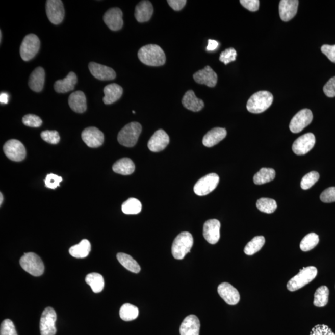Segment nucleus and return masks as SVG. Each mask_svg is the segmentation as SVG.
<instances>
[{"label": "nucleus", "instance_id": "1", "mask_svg": "<svg viewBox=\"0 0 335 335\" xmlns=\"http://www.w3.org/2000/svg\"><path fill=\"white\" fill-rule=\"evenodd\" d=\"M138 57L143 64L151 67H159L165 64L166 56L159 45L149 44L142 47L139 51Z\"/></svg>", "mask_w": 335, "mask_h": 335}, {"label": "nucleus", "instance_id": "2", "mask_svg": "<svg viewBox=\"0 0 335 335\" xmlns=\"http://www.w3.org/2000/svg\"><path fill=\"white\" fill-rule=\"evenodd\" d=\"M273 102V96L270 92L261 91L254 93L248 99L247 110L254 114L262 113L268 110Z\"/></svg>", "mask_w": 335, "mask_h": 335}, {"label": "nucleus", "instance_id": "3", "mask_svg": "<svg viewBox=\"0 0 335 335\" xmlns=\"http://www.w3.org/2000/svg\"><path fill=\"white\" fill-rule=\"evenodd\" d=\"M317 273V269L314 266L303 268L296 276L289 280L287 284L288 290L294 292L304 287L316 278Z\"/></svg>", "mask_w": 335, "mask_h": 335}, {"label": "nucleus", "instance_id": "4", "mask_svg": "<svg viewBox=\"0 0 335 335\" xmlns=\"http://www.w3.org/2000/svg\"><path fill=\"white\" fill-rule=\"evenodd\" d=\"M193 237L188 231L179 234L174 239L171 252L174 259L182 260L191 250L193 245Z\"/></svg>", "mask_w": 335, "mask_h": 335}, {"label": "nucleus", "instance_id": "5", "mask_svg": "<svg viewBox=\"0 0 335 335\" xmlns=\"http://www.w3.org/2000/svg\"><path fill=\"white\" fill-rule=\"evenodd\" d=\"M141 132L142 126L139 123L131 122L119 132L117 140L124 147H133L137 144Z\"/></svg>", "mask_w": 335, "mask_h": 335}, {"label": "nucleus", "instance_id": "6", "mask_svg": "<svg viewBox=\"0 0 335 335\" xmlns=\"http://www.w3.org/2000/svg\"><path fill=\"white\" fill-rule=\"evenodd\" d=\"M19 263L24 271L33 276H40L44 273V265L41 257L32 252L25 253Z\"/></svg>", "mask_w": 335, "mask_h": 335}, {"label": "nucleus", "instance_id": "7", "mask_svg": "<svg viewBox=\"0 0 335 335\" xmlns=\"http://www.w3.org/2000/svg\"><path fill=\"white\" fill-rule=\"evenodd\" d=\"M41 45L39 37L30 34L25 36L20 47V54L24 61H30L38 53Z\"/></svg>", "mask_w": 335, "mask_h": 335}, {"label": "nucleus", "instance_id": "8", "mask_svg": "<svg viewBox=\"0 0 335 335\" xmlns=\"http://www.w3.org/2000/svg\"><path fill=\"white\" fill-rule=\"evenodd\" d=\"M57 314L54 309L47 307L42 312L40 321V330L41 335H56Z\"/></svg>", "mask_w": 335, "mask_h": 335}, {"label": "nucleus", "instance_id": "9", "mask_svg": "<svg viewBox=\"0 0 335 335\" xmlns=\"http://www.w3.org/2000/svg\"><path fill=\"white\" fill-rule=\"evenodd\" d=\"M219 182V176L216 173L208 174L196 183L194 191L199 196H205L217 188Z\"/></svg>", "mask_w": 335, "mask_h": 335}, {"label": "nucleus", "instance_id": "10", "mask_svg": "<svg viewBox=\"0 0 335 335\" xmlns=\"http://www.w3.org/2000/svg\"><path fill=\"white\" fill-rule=\"evenodd\" d=\"M4 150L8 158L14 162L22 161L27 156L24 145L18 140H8L4 145Z\"/></svg>", "mask_w": 335, "mask_h": 335}, {"label": "nucleus", "instance_id": "11", "mask_svg": "<svg viewBox=\"0 0 335 335\" xmlns=\"http://www.w3.org/2000/svg\"><path fill=\"white\" fill-rule=\"evenodd\" d=\"M312 120H313V114L312 111L308 109H303L298 112L292 119L289 124V128L292 133H299L311 124Z\"/></svg>", "mask_w": 335, "mask_h": 335}, {"label": "nucleus", "instance_id": "12", "mask_svg": "<svg viewBox=\"0 0 335 335\" xmlns=\"http://www.w3.org/2000/svg\"><path fill=\"white\" fill-rule=\"evenodd\" d=\"M47 18L54 24H61L64 18V5L61 0H48L46 2Z\"/></svg>", "mask_w": 335, "mask_h": 335}, {"label": "nucleus", "instance_id": "13", "mask_svg": "<svg viewBox=\"0 0 335 335\" xmlns=\"http://www.w3.org/2000/svg\"><path fill=\"white\" fill-rule=\"evenodd\" d=\"M316 144V137L312 133H307L300 136L293 145V150L297 156L307 154Z\"/></svg>", "mask_w": 335, "mask_h": 335}, {"label": "nucleus", "instance_id": "14", "mask_svg": "<svg viewBox=\"0 0 335 335\" xmlns=\"http://www.w3.org/2000/svg\"><path fill=\"white\" fill-rule=\"evenodd\" d=\"M82 138L84 142L91 148H97L101 146L104 142V134L94 127L85 128L82 132Z\"/></svg>", "mask_w": 335, "mask_h": 335}, {"label": "nucleus", "instance_id": "15", "mask_svg": "<svg viewBox=\"0 0 335 335\" xmlns=\"http://www.w3.org/2000/svg\"><path fill=\"white\" fill-rule=\"evenodd\" d=\"M122 16L121 9L119 8H112L106 12L103 20L111 30L119 31L121 30L124 24Z\"/></svg>", "mask_w": 335, "mask_h": 335}, {"label": "nucleus", "instance_id": "16", "mask_svg": "<svg viewBox=\"0 0 335 335\" xmlns=\"http://www.w3.org/2000/svg\"><path fill=\"white\" fill-rule=\"evenodd\" d=\"M220 223L218 220L211 219L206 221L203 227V236L208 243L216 244L220 239Z\"/></svg>", "mask_w": 335, "mask_h": 335}, {"label": "nucleus", "instance_id": "17", "mask_svg": "<svg viewBox=\"0 0 335 335\" xmlns=\"http://www.w3.org/2000/svg\"><path fill=\"white\" fill-rule=\"evenodd\" d=\"M217 291L219 296L228 305H235L239 302L240 294L237 289L228 282H223L218 286Z\"/></svg>", "mask_w": 335, "mask_h": 335}, {"label": "nucleus", "instance_id": "18", "mask_svg": "<svg viewBox=\"0 0 335 335\" xmlns=\"http://www.w3.org/2000/svg\"><path fill=\"white\" fill-rule=\"evenodd\" d=\"M170 142V137L165 131L160 130L151 136L148 143L149 150L153 152H159L164 150Z\"/></svg>", "mask_w": 335, "mask_h": 335}, {"label": "nucleus", "instance_id": "19", "mask_svg": "<svg viewBox=\"0 0 335 335\" xmlns=\"http://www.w3.org/2000/svg\"><path fill=\"white\" fill-rule=\"evenodd\" d=\"M88 67L91 74L99 80L106 81L113 80L116 78L115 71L107 66L97 64L96 62H90Z\"/></svg>", "mask_w": 335, "mask_h": 335}, {"label": "nucleus", "instance_id": "20", "mask_svg": "<svg viewBox=\"0 0 335 335\" xmlns=\"http://www.w3.org/2000/svg\"><path fill=\"white\" fill-rule=\"evenodd\" d=\"M194 79L199 84L205 85L209 87H214L217 83V74L210 66L194 74Z\"/></svg>", "mask_w": 335, "mask_h": 335}, {"label": "nucleus", "instance_id": "21", "mask_svg": "<svg viewBox=\"0 0 335 335\" xmlns=\"http://www.w3.org/2000/svg\"><path fill=\"white\" fill-rule=\"evenodd\" d=\"M299 3L297 0H281L280 2L279 15L283 21H290L296 15Z\"/></svg>", "mask_w": 335, "mask_h": 335}, {"label": "nucleus", "instance_id": "22", "mask_svg": "<svg viewBox=\"0 0 335 335\" xmlns=\"http://www.w3.org/2000/svg\"><path fill=\"white\" fill-rule=\"evenodd\" d=\"M200 321L196 316L190 315L186 317L180 326L181 335H199Z\"/></svg>", "mask_w": 335, "mask_h": 335}, {"label": "nucleus", "instance_id": "23", "mask_svg": "<svg viewBox=\"0 0 335 335\" xmlns=\"http://www.w3.org/2000/svg\"><path fill=\"white\" fill-rule=\"evenodd\" d=\"M227 131L224 128L216 127L209 131L202 140L203 145L207 147H212L218 144L227 136Z\"/></svg>", "mask_w": 335, "mask_h": 335}, {"label": "nucleus", "instance_id": "24", "mask_svg": "<svg viewBox=\"0 0 335 335\" xmlns=\"http://www.w3.org/2000/svg\"><path fill=\"white\" fill-rule=\"evenodd\" d=\"M68 104L73 111L83 113L87 110V98L85 94L81 91H77L71 93L68 98Z\"/></svg>", "mask_w": 335, "mask_h": 335}, {"label": "nucleus", "instance_id": "25", "mask_svg": "<svg viewBox=\"0 0 335 335\" xmlns=\"http://www.w3.org/2000/svg\"><path fill=\"white\" fill-rule=\"evenodd\" d=\"M77 83L76 74L71 71L64 79L57 80L54 84V89L56 92L65 93L74 90V86Z\"/></svg>", "mask_w": 335, "mask_h": 335}, {"label": "nucleus", "instance_id": "26", "mask_svg": "<svg viewBox=\"0 0 335 335\" xmlns=\"http://www.w3.org/2000/svg\"><path fill=\"white\" fill-rule=\"evenodd\" d=\"M153 13V8L150 2H140L136 7V19L139 22H147L152 16Z\"/></svg>", "mask_w": 335, "mask_h": 335}, {"label": "nucleus", "instance_id": "27", "mask_svg": "<svg viewBox=\"0 0 335 335\" xmlns=\"http://www.w3.org/2000/svg\"><path fill=\"white\" fill-rule=\"evenodd\" d=\"M45 71L42 67H37L31 73L29 86L35 92H41L45 82Z\"/></svg>", "mask_w": 335, "mask_h": 335}, {"label": "nucleus", "instance_id": "28", "mask_svg": "<svg viewBox=\"0 0 335 335\" xmlns=\"http://www.w3.org/2000/svg\"><path fill=\"white\" fill-rule=\"evenodd\" d=\"M105 97L103 102L106 105H111L121 98L123 89L119 85L112 84L106 86L104 88Z\"/></svg>", "mask_w": 335, "mask_h": 335}, {"label": "nucleus", "instance_id": "29", "mask_svg": "<svg viewBox=\"0 0 335 335\" xmlns=\"http://www.w3.org/2000/svg\"><path fill=\"white\" fill-rule=\"evenodd\" d=\"M182 104L188 110L198 112L204 107L202 100L197 98L193 91H188L183 96Z\"/></svg>", "mask_w": 335, "mask_h": 335}, {"label": "nucleus", "instance_id": "30", "mask_svg": "<svg viewBox=\"0 0 335 335\" xmlns=\"http://www.w3.org/2000/svg\"><path fill=\"white\" fill-rule=\"evenodd\" d=\"M113 170L117 174L130 175L135 171V165L130 159L124 158L114 163Z\"/></svg>", "mask_w": 335, "mask_h": 335}, {"label": "nucleus", "instance_id": "31", "mask_svg": "<svg viewBox=\"0 0 335 335\" xmlns=\"http://www.w3.org/2000/svg\"><path fill=\"white\" fill-rule=\"evenodd\" d=\"M91 246L90 242L87 239L82 240L79 244L73 246L70 248L69 253L71 256L76 259H84L87 257L91 251Z\"/></svg>", "mask_w": 335, "mask_h": 335}, {"label": "nucleus", "instance_id": "32", "mask_svg": "<svg viewBox=\"0 0 335 335\" xmlns=\"http://www.w3.org/2000/svg\"><path fill=\"white\" fill-rule=\"evenodd\" d=\"M117 259L125 269L132 273H139L141 270L139 263L127 254L119 253L117 254Z\"/></svg>", "mask_w": 335, "mask_h": 335}, {"label": "nucleus", "instance_id": "33", "mask_svg": "<svg viewBox=\"0 0 335 335\" xmlns=\"http://www.w3.org/2000/svg\"><path fill=\"white\" fill-rule=\"evenodd\" d=\"M85 280L94 293H101L104 289L105 280L102 275L99 273H92L88 274Z\"/></svg>", "mask_w": 335, "mask_h": 335}, {"label": "nucleus", "instance_id": "34", "mask_svg": "<svg viewBox=\"0 0 335 335\" xmlns=\"http://www.w3.org/2000/svg\"><path fill=\"white\" fill-rule=\"evenodd\" d=\"M276 176L274 169L263 168L254 176V184L260 185L273 181Z\"/></svg>", "mask_w": 335, "mask_h": 335}, {"label": "nucleus", "instance_id": "35", "mask_svg": "<svg viewBox=\"0 0 335 335\" xmlns=\"http://www.w3.org/2000/svg\"><path fill=\"white\" fill-rule=\"evenodd\" d=\"M120 317L121 319L126 322L132 321L137 319L139 316V309L136 306L130 304V303H125L120 309Z\"/></svg>", "mask_w": 335, "mask_h": 335}, {"label": "nucleus", "instance_id": "36", "mask_svg": "<svg viewBox=\"0 0 335 335\" xmlns=\"http://www.w3.org/2000/svg\"><path fill=\"white\" fill-rule=\"evenodd\" d=\"M265 239L263 236H256L247 243L244 249V252L247 255H253L259 252L264 246Z\"/></svg>", "mask_w": 335, "mask_h": 335}, {"label": "nucleus", "instance_id": "37", "mask_svg": "<svg viewBox=\"0 0 335 335\" xmlns=\"http://www.w3.org/2000/svg\"><path fill=\"white\" fill-rule=\"evenodd\" d=\"M329 289L326 286H322L317 289L314 294V304L317 307H323L328 302Z\"/></svg>", "mask_w": 335, "mask_h": 335}, {"label": "nucleus", "instance_id": "38", "mask_svg": "<svg viewBox=\"0 0 335 335\" xmlns=\"http://www.w3.org/2000/svg\"><path fill=\"white\" fill-rule=\"evenodd\" d=\"M142 204L138 199L130 198L122 205V211L125 214H137L142 211Z\"/></svg>", "mask_w": 335, "mask_h": 335}, {"label": "nucleus", "instance_id": "39", "mask_svg": "<svg viewBox=\"0 0 335 335\" xmlns=\"http://www.w3.org/2000/svg\"><path fill=\"white\" fill-rule=\"evenodd\" d=\"M319 242V237L317 234L310 233L307 235L300 242V248L304 252L311 251L318 245Z\"/></svg>", "mask_w": 335, "mask_h": 335}, {"label": "nucleus", "instance_id": "40", "mask_svg": "<svg viewBox=\"0 0 335 335\" xmlns=\"http://www.w3.org/2000/svg\"><path fill=\"white\" fill-rule=\"evenodd\" d=\"M256 206L261 212L267 214L273 213L277 208L276 200L265 197L257 200Z\"/></svg>", "mask_w": 335, "mask_h": 335}, {"label": "nucleus", "instance_id": "41", "mask_svg": "<svg viewBox=\"0 0 335 335\" xmlns=\"http://www.w3.org/2000/svg\"><path fill=\"white\" fill-rule=\"evenodd\" d=\"M320 178V174L317 171H311V172L305 174L303 177L300 186L304 190H308L318 182Z\"/></svg>", "mask_w": 335, "mask_h": 335}, {"label": "nucleus", "instance_id": "42", "mask_svg": "<svg viewBox=\"0 0 335 335\" xmlns=\"http://www.w3.org/2000/svg\"><path fill=\"white\" fill-rule=\"evenodd\" d=\"M0 335H18L15 326L10 319H6L2 323Z\"/></svg>", "mask_w": 335, "mask_h": 335}, {"label": "nucleus", "instance_id": "43", "mask_svg": "<svg viewBox=\"0 0 335 335\" xmlns=\"http://www.w3.org/2000/svg\"><path fill=\"white\" fill-rule=\"evenodd\" d=\"M41 138L51 144H57L60 141V136L56 131H45L42 132Z\"/></svg>", "mask_w": 335, "mask_h": 335}, {"label": "nucleus", "instance_id": "44", "mask_svg": "<svg viewBox=\"0 0 335 335\" xmlns=\"http://www.w3.org/2000/svg\"><path fill=\"white\" fill-rule=\"evenodd\" d=\"M237 56V51L234 48H229L220 54L219 60L225 65L236 61Z\"/></svg>", "mask_w": 335, "mask_h": 335}, {"label": "nucleus", "instance_id": "45", "mask_svg": "<svg viewBox=\"0 0 335 335\" xmlns=\"http://www.w3.org/2000/svg\"><path fill=\"white\" fill-rule=\"evenodd\" d=\"M22 122L25 125L31 127H39L42 124L41 119L34 114H27L24 116Z\"/></svg>", "mask_w": 335, "mask_h": 335}, {"label": "nucleus", "instance_id": "46", "mask_svg": "<svg viewBox=\"0 0 335 335\" xmlns=\"http://www.w3.org/2000/svg\"><path fill=\"white\" fill-rule=\"evenodd\" d=\"M62 181V177L53 173L47 174L45 179L46 187L50 189H56L58 187Z\"/></svg>", "mask_w": 335, "mask_h": 335}, {"label": "nucleus", "instance_id": "47", "mask_svg": "<svg viewBox=\"0 0 335 335\" xmlns=\"http://www.w3.org/2000/svg\"><path fill=\"white\" fill-rule=\"evenodd\" d=\"M320 200L324 203L335 202V187H330L323 191L320 194Z\"/></svg>", "mask_w": 335, "mask_h": 335}, {"label": "nucleus", "instance_id": "48", "mask_svg": "<svg viewBox=\"0 0 335 335\" xmlns=\"http://www.w3.org/2000/svg\"><path fill=\"white\" fill-rule=\"evenodd\" d=\"M310 335H335L327 325H317L312 329Z\"/></svg>", "mask_w": 335, "mask_h": 335}, {"label": "nucleus", "instance_id": "49", "mask_svg": "<svg viewBox=\"0 0 335 335\" xmlns=\"http://www.w3.org/2000/svg\"><path fill=\"white\" fill-rule=\"evenodd\" d=\"M323 92L329 98L335 97V76L332 77L323 87Z\"/></svg>", "mask_w": 335, "mask_h": 335}, {"label": "nucleus", "instance_id": "50", "mask_svg": "<svg viewBox=\"0 0 335 335\" xmlns=\"http://www.w3.org/2000/svg\"><path fill=\"white\" fill-rule=\"evenodd\" d=\"M240 4L250 11H256L259 10L260 1L259 0H241Z\"/></svg>", "mask_w": 335, "mask_h": 335}, {"label": "nucleus", "instance_id": "51", "mask_svg": "<svg viewBox=\"0 0 335 335\" xmlns=\"http://www.w3.org/2000/svg\"><path fill=\"white\" fill-rule=\"evenodd\" d=\"M321 50L331 62L335 63V45H323Z\"/></svg>", "mask_w": 335, "mask_h": 335}, {"label": "nucleus", "instance_id": "52", "mask_svg": "<svg viewBox=\"0 0 335 335\" xmlns=\"http://www.w3.org/2000/svg\"><path fill=\"white\" fill-rule=\"evenodd\" d=\"M167 2L174 10L180 11L185 7L187 2L186 0H168Z\"/></svg>", "mask_w": 335, "mask_h": 335}, {"label": "nucleus", "instance_id": "53", "mask_svg": "<svg viewBox=\"0 0 335 335\" xmlns=\"http://www.w3.org/2000/svg\"><path fill=\"white\" fill-rule=\"evenodd\" d=\"M219 45L218 42L214 41V40L209 39L208 45L206 49L208 51H214L217 49V47H219Z\"/></svg>", "mask_w": 335, "mask_h": 335}, {"label": "nucleus", "instance_id": "54", "mask_svg": "<svg viewBox=\"0 0 335 335\" xmlns=\"http://www.w3.org/2000/svg\"><path fill=\"white\" fill-rule=\"evenodd\" d=\"M9 100V95L7 93H2L0 94V102L2 104H7Z\"/></svg>", "mask_w": 335, "mask_h": 335}, {"label": "nucleus", "instance_id": "55", "mask_svg": "<svg viewBox=\"0 0 335 335\" xmlns=\"http://www.w3.org/2000/svg\"><path fill=\"white\" fill-rule=\"evenodd\" d=\"M0 198H1V200H0V204H2L3 200H4V196H3L2 194H0Z\"/></svg>", "mask_w": 335, "mask_h": 335}, {"label": "nucleus", "instance_id": "56", "mask_svg": "<svg viewBox=\"0 0 335 335\" xmlns=\"http://www.w3.org/2000/svg\"><path fill=\"white\" fill-rule=\"evenodd\" d=\"M0 33H0V35H1V36H0V39H1V42H2V31H0Z\"/></svg>", "mask_w": 335, "mask_h": 335}]
</instances>
